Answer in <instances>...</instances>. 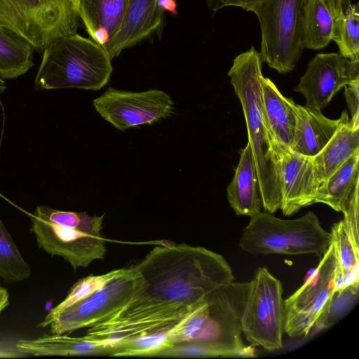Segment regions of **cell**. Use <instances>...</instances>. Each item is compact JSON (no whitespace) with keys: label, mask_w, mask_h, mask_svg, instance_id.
Returning a JSON list of instances; mask_svg holds the SVG:
<instances>
[{"label":"cell","mask_w":359,"mask_h":359,"mask_svg":"<svg viewBox=\"0 0 359 359\" xmlns=\"http://www.w3.org/2000/svg\"><path fill=\"white\" fill-rule=\"evenodd\" d=\"M135 267L142 284L131 300L89 327L85 338L117 346L145 334L169 333L212 291L235 280L222 255L185 243L156 246Z\"/></svg>","instance_id":"cell-1"},{"label":"cell","mask_w":359,"mask_h":359,"mask_svg":"<svg viewBox=\"0 0 359 359\" xmlns=\"http://www.w3.org/2000/svg\"><path fill=\"white\" fill-rule=\"evenodd\" d=\"M262 62L259 53L252 46L234 58L228 76L243 108L262 207L266 212L273 214L281 205L280 168L283 154L271 135L263 114Z\"/></svg>","instance_id":"cell-2"},{"label":"cell","mask_w":359,"mask_h":359,"mask_svg":"<svg viewBox=\"0 0 359 359\" xmlns=\"http://www.w3.org/2000/svg\"><path fill=\"white\" fill-rule=\"evenodd\" d=\"M250 282L232 281L215 289L191 313L168 333L172 345L198 342L239 351L256 357L255 346H247L242 334V318Z\"/></svg>","instance_id":"cell-3"},{"label":"cell","mask_w":359,"mask_h":359,"mask_svg":"<svg viewBox=\"0 0 359 359\" xmlns=\"http://www.w3.org/2000/svg\"><path fill=\"white\" fill-rule=\"evenodd\" d=\"M34 87L99 90L109 81L112 66L102 46L77 33L53 39L43 50Z\"/></svg>","instance_id":"cell-4"},{"label":"cell","mask_w":359,"mask_h":359,"mask_svg":"<svg viewBox=\"0 0 359 359\" xmlns=\"http://www.w3.org/2000/svg\"><path fill=\"white\" fill-rule=\"evenodd\" d=\"M250 217L239 247L252 255L314 254L321 258L332 241L331 233L311 211L294 219H280L266 211Z\"/></svg>","instance_id":"cell-5"},{"label":"cell","mask_w":359,"mask_h":359,"mask_svg":"<svg viewBox=\"0 0 359 359\" xmlns=\"http://www.w3.org/2000/svg\"><path fill=\"white\" fill-rule=\"evenodd\" d=\"M308 1L263 0L251 10L261 27V60L280 74L292 71L302 55V20Z\"/></svg>","instance_id":"cell-6"},{"label":"cell","mask_w":359,"mask_h":359,"mask_svg":"<svg viewBox=\"0 0 359 359\" xmlns=\"http://www.w3.org/2000/svg\"><path fill=\"white\" fill-rule=\"evenodd\" d=\"M0 24L43 52L53 39L76 33L78 15L69 0H0Z\"/></svg>","instance_id":"cell-7"},{"label":"cell","mask_w":359,"mask_h":359,"mask_svg":"<svg viewBox=\"0 0 359 359\" xmlns=\"http://www.w3.org/2000/svg\"><path fill=\"white\" fill-rule=\"evenodd\" d=\"M250 282L242 334L253 346L268 351L280 349L285 320L282 284L264 266L256 270Z\"/></svg>","instance_id":"cell-8"},{"label":"cell","mask_w":359,"mask_h":359,"mask_svg":"<svg viewBox=\"0 0 359 359\" xmlns=\"http://www.w3.org/2000/svg\"><path fill=\"white\" fill-rule=\"evenodd\" d=\"M338 276V262L331 241L311 277L284 300V332L287 336L306 337L320 318L329 313L337 292Z\"/></svg>","instance_id":"cell-9"},{"label":"cell","mask_w":359,"mask_h":359,"mask_svg":"<svg viewBox=\"0 0 359 359\" xmlns=\"http://www.w3.org/2000/svg\"><path fill=\"white\" fill-rule=\"evenodd\" d=\"M142 284L135 266L109 280L89 296L61 311L50 323L51 334L91 327L122 309Z\"/></svg>","instance_id":"cell-10"},{"label":"cell","mask_w":359,"mask_h":359,"mask_svg":"<svg viewBox=\"0 0 359 359\" xmlns=\"http://www.w3.org/2000/svg\"><path fill=\"white\" fill-rule=\"evenodd\" d=\"M31 232L39 248L51 255L63 257L76 270L87 267L95 259H103L107 252L101 229L104 214L91 216L81 225L69 227L56 225L29 214Z\"/></svg>","instance_id":"cell-11"},{"label":"cell","mask_w":359,"mask_h":359,"mask_svg":"<svg viewBox=\"0 0 359 359\" xmlns=\"http://www.w3.org/2000/svg\"><path fill=\"white\" fill-rule=\"evenodd\" d=\"M93 103L105 121L121 130L159 121L174 109L170 97L156 89L130 92L108 88Z\"/></svg>","instance_id":"cell-12"},{"label":"cell","mask_w":359,"mask_h":359,"mask_svg":"<svg viewBox=\"0 0 359 359\" xmlns=\"http://www.w3.org/2000/svg\"><path fill=\"white\" fill-rule=\"evenodd\" d=\"M359 76V60H350L339 53H319L308 64L294 91L306 98V107L321 111L333 96Z\"/></svg>","instance_id":"cell-13"},{"label":"cell","mask_w":359,"mask_h":359,"mask_svg":"<svg viewBox=\"0 0 359 359\" xmlns=\"http://www.w3.org/2000/svg\"><path fill=\"white\" fill-rule=\"evenodd\" d=\"M318 187L311 158L292 150L283 153L280 168V210L290 216L313 203Z\"/></svg>","instance_id":"cell-14"},{"label":"cell","mask_w":359,"mask_h":359,"mask_svg":"<svg viewBox=\"0 0 359 359\" xmlns=\"http://www.w3.org/2000/svg\"><path fill=\"white\" fill-rule=\"evenodd\" d=\"M157 0H128L121 25L103 46L111 60L156 30L161 22L163 10Z\"/></svg>","instance_id":"cell-15"},{"label":"cell","mask_w":359,"mask_h":359,"mask_svg":"<svg viewBox=\"0 0 359 359\" xmlns=\"http://www.w3.org/2000/svg\"><path fill=\"white\" fill-rule=\"evenodd\" d=\"M262 103L264 120L282 154L291 150L296 126V103L284 97L269 78L261 79Z\"/></svg>","instance_id":"cell-16"},{"label":"cell","mask_w":359,"mask_h":359,"mask_svg":"<svg viewBox=\"0 0 359 359\" xmlns=\"http://www.w3.org/2000/svg\"><path fill=\"white\" fill-rule=\"evenodd\" d=\"M296 126L291 150L313 158L327 144L340 125L348 117L344 111L339 118L330 119L321 111L295 105Z\"/></svg>","instance_id":"cell-17"},{"label":"cell","mask_w":359,"mask_h":359,"mask_svg":"<svg viewBox=\"0 0 359 359\" xmlns=\"http://www.w3.org/2000/svg\"><path fill=\"white\" fill-rule=\"evenodd\" d=\"M226 192L228 202L237 215L251 217L261 212L262 201L259 179L248 142L240 151L239 162Z\"/></svg>","instance_id":"cell-18"},{"label":"cell","mask_w":359,"mask_h":359,"mask_svg":"<svg viewBox=\"0 0 359 359\" xmlns=\"http://www.w3.org/2000/svg\"><path fill=\"white\" fill-rule=\"evenodd\" d=\"M128 0H77L74 10L90 39L104 46L116 34Z\"/></svg>","instance_id":"cell-19"},{"label":"cell","mask_w":359,"mask_h":359,"mask_svg":"<svg viewBox=\"0 0 359 359\" xmlns=\"http://www.w3.org/2000/svg\"><path fill=\"white\" fill-rule=\"evenodd\" d=\"M20 353L34 356L52 355H112L114 348L107 344L90 340L84 337H72L65 334H43L35 339L17 341Z\"/></svg>","instance_id":"cell-20"},{"label":"cell","mask_w":359,"mask_h":359,"mask_svg":"<svg viewBox=\"0 0 359 359\" xmlns=\"http://www.w3.org/2000/svg\"><path fill=\"white\" fill-rule=\"evenodd\" d=\"M357 150H359V124L353 123L348 116L323 149L311 158L317 187L325 182Z\"/></svg>","instance_id":"cell-21"},{"label":"cell","mask_w":359,"mask_h":359,"mask_svg":"<svg viewBox=\"0 0 359 359\" xmlns=\"http://www.w3.org/2000/svg\"><path fill=\"white\" fill-rule=\"evenodd\" d=\"M359 150L353 154L316 191L313 203L344 212L359 183Z\"/></svg>","instance_id":"cell-22"},{"label":"cell","mask_w":359,"mask_h":359,"mask_svg":"<svg viewBox=\"0 0 359 359\" xmlns=\"http://www.w3.org/2000/svg\"><path fill=\"white\" fill-rule=\"evenodd\" d=\"M33 47L22 36L0 24V79L17 78L33 66Z\"/></svg>","instance_id":"cell-23"},{"label":"cell","mask_w":359,"mask_h":359,"mask_svg":"<svg viewBox=\"0 0 359 359\" xmlns=\"http://www.w3.org/2000/svg\"><path fill=\"white\" fill-rule=\"evenodd\" d=\"M330 233L339 266L336 294L341 295L348 289L357 292L359 248L356 247L351 239L343 220L334 224Z\"/></svg>","instance_id":"cell-24"},{"label":"cell","mask_w":359,"mask_h":359,"mask_svg":"<svg viewBox=\"0 0 359 359\" xmlns=\"http://www.w3.org/2000/svg\"><path fill=\"white\" fill-rule=\"evenodd\" d=\"M335 19L323 0H309L302 20L304 48L319 50L332 40Z\"/></svg>","instance_id":"cell-25"},{"label":"cell","mask_w":359,"mask_h":359,"mask_svg":"<svg viewBox=\"0 0 359 359\" xmlns=\"http://www.w3.org/2000/svg\"><path fill=\"white\" fill-rule=\"evenodd\" d=\"M31 273L29 264L0 219V278L6 283L20 282L28 278Z\"/></svg>","instance_id":"cell-26"},{"label":"cell","mask_w":359,"mask_h":359,"mask_svg":"<svg viewBox=\"0 0 359 359\" xmlns=\"http://www.w3.org/2000/svg\"><path fill=\"white\" fill-rule=\"evenodd\" d=\"M359 9L358 4H349L335 20L332 40L339 54L350 60H359Z\"/></svg>","instance_id":"cell-27"},{"label":"cell","mask_w":359,"mask_h":359,"mask_svg":"<svg viewBox=\"0 0 359 359\" xmlns=\"http://www.w3.org/2000/svg\"><path fill=\"white\" fill-rule=\"evenodd\" d=\"M124 269L111 271L102 275H90L80 279L70 289L66 298L52 309L37 327H45L50 325L54 318L63 309L74 303L84 299L100 288L109 280L121 273Z\"/></svg>","instance_id":"cell-28"},{"label":"cell","mask_w":359,"mask_h":359,"mask_svg":"<svg viewBox=\"0 0 359 359\" xmlns=\"http://www.w3.org/2000/svg\"><path fill=\"white\" fill-rule=\"evenodd\" d=\"M155 356L172 358H246L237 350L198 342L180 343L158 352Z\"/></svg>","instance_id":"cell-29"},{"label":"cell","mask_w":359,"mask_h":359,"mask_svg":"<svg viewBox=\"0 0 359 359\" xmlns=\"http://www.w3.org/2000/svg\"><path fill=\"white\" fill-rule=\"evenodd\" d=\"M170 346L168 333L149 334L121 342L115 347L112 356H155Z\"/></svg>","instance_id":"cell-30"},{"label":"cell","mask_w":359,"mask_h":359,"mask_svg":"<svg viewBox=\"0 0 359 359\" xmlns=\"http://www.w3.org/2000/svg\"><path fill=\"white\" fill-rule=\"evenodd\" d=\"M346 229L354 245L359 248L358 240V188L354 191L343 212Z\"/></svg>","instance_id":"cell-31"},{"label":"cell","mask_w":359,"mask_h":359,"mask_svg":"<svg viewBox=\"0 0 359 359\" xmlns=\"http://www.w3.org/2000/svg\"><path fill=\"white\" fill-rule=\"evenodd\" d=\"M344 96L347 102L351 120L359 124V76L344 87Z\"/></svg>","instance_id":"cell-32"},{"label":"cell","mask_w":359,"mask_h":359,"mask_svg":"<svg viewBox=\"0 0 359 359\" xmlns=\"http://www.w3.org/2000/svg\"><path fill=\"white\" fill-rule=\"evenodd\" d=\"M334 18L336 20L344 13V9L351 4L350 0H323Z\"/></svg>","instance_id":"cell-33"},{"label":"cell","mask_w":359,"mask_h":359,"mask_svg":"<svg viewBox=\"0 0 359 359\" xmlns=\"http://www.w3.org/2000/svg\"><path fill=\"white\" fill-rule=\"evenodd\" d=\"M263 0H221L223 7L233 6L241 7L245 11H251L252 8Z\"/></svg>","instance_id":"cell-34"},{"label":"cell","mask_w":359,"mask_h":359,"mask_svg":"<svg viewBox=\"0 0 359 359\" xmlns=\"http://www.w3.org/2000/svg\"><path fill=\"white\" fill-rule=\"evenodd\" d=\"M156 4L163 11L165 10L175 15L177 14L176 0H157Z\"/></svg>","instance_id":"cell-35"},{"label":"cell","mask_w":359,"mask_h":359,"mask_svg":"<svg viewBox=\"0 0 359 359\" xmlns=\"http://www.w3.org/2000/svg\"><path fill=\"white\" fill-rule=\"evenodd\" d=\"M9 304V294L7 290L0 286V316Z\"/></svg>","instance_id":"cell-36"},{"label":"cell","mask_w":359,"mask_h":359,"mask_svg":"<svg viewBox=\"0 0 359 359\" xmlns=\"http://www.w3.org/2000/svg\"><path fill=\"white\" fill-rule=\"evenodd\" d=\"M205 1L210 10L214 13L223 8L221 0H205Z\"/></svg>","instance_id":"cell-37"},{"label":"cell","mask_w":359,"mask_h":359,"mask_svg":"<svg viewBox=\"0 0 359 359\" xmlns=\"http://www.w3.org/2000/svg\"><path fill=\"white\" fill-rule=\"evenodd\" d=\"M6 85L5 81L0 79V95L6 90Z\"/></svg>","instance_id":"cell-38"},{"label":"cell","mask_w":359,"mask_h":359,"mask_svg":"<svg viewBox=\"0 0 359 359\" xmlns=\"http://www.w3.org/2000/svg\"><path fill=\"white\" fill-rule=\"evenodd\" d=\"M69 2L72 4L73 7L77 0H69Z\"/></svg>","instance_id":"cell-39"}]
</instances>
